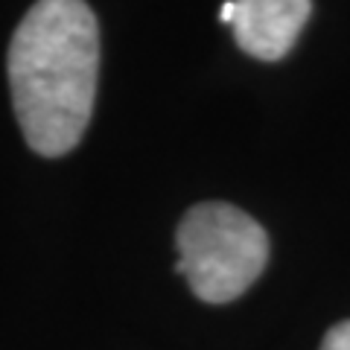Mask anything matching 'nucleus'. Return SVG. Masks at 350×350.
<instances>
[{"mask_svg": "<svg viewBox=\"0 0 350 350\" xmlns=\"http://www.w3.org/2000/svg\"><path fill=\"white\" fill-rule=\"evenodd\" d=\"M321 350H350V321H342L333 330H327Z\"/></svg>", "mask_w": 350, "mask_h": 350, "instance_id": "20e7f679", "label": "nucleus"}, {"mask_svg": "<svg viewBox=\"0 0 350 350\" xmlns=\"http://www.w3.org/2000/svg\"><path fill=\"white\" fill-rule=\"evenodd\" d=\"M175 271L207 304H228L254 283L269 262V237L245 211L202 202L184 213L175 234Z\"/></svg>", "mask_w": 350, "mask_h": 350, "instance_id": "f03ea898", "label": "nucleus"}, {"mask_svg": "<svg viewBox=\"0 0 350 350\" xmlns=\"http://www.w3.org/2000/svg\"><path fill=\"white\" fill-rule=\"evenodd\" d=\"M12 108L24 140L44 158L68 155L94 114L100 27L85 0H38L6 56Z\"/></svg>", "mask_w": 350, "mask_h": 350, "instance_id": "f257e3e1", "label": "nucleus"}, {"mask_svg": "<svg viewBox=\"0 0 350 350\" xmlns=\"http://www.w3.org/2000/svg\"><path fill=\"white\" fill-rule=\"evenodd\" d=\"M231 6L239 50L260 62L286 56L312 12V0H231Z\"/></svg>", "mask_w": 350, "mask_h": 350, "instance_id": "7ed1b4c3", "label": "nucleus"}]
</instances>
